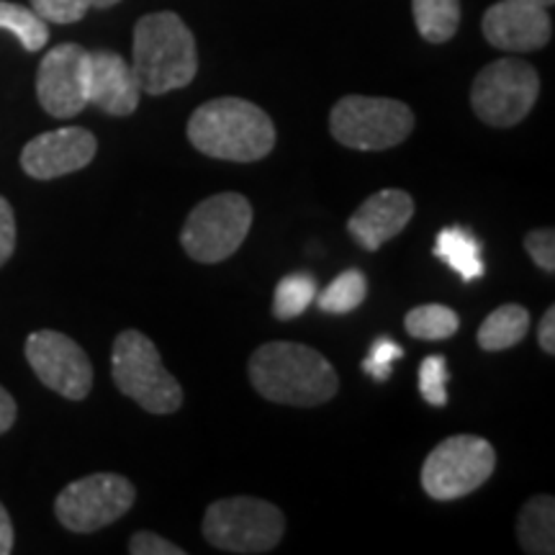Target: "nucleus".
Returning <instances> with one entry per match:
<instances>
[{"instance_id":"f257e3e1","label":"nucleus","mask_w":555,"mask_h":555,"mask_svg":"<svg viewBox=\"0 0 555 555\" xmlns=\"http://www.w3.org/2000/svg\"><path fill=\"white\" fill-rule=\"evenodd\" d=\"M249 380L268 401L288 406H319L337 393L335 367L314 347L268 343L249 358Z\"/></svg>"},{"instance_id":"f03ea898","label":"nucleus","mask_w":555,"mask_h":555,"mask_svg":"<svg viewBox=\"0 0 555 555\" xmlns=\"http://www.w3.org/2000/svg\"><path fill=\"white\" fill-rule=\"evenodd\" d=\"M273 119L245 99H214L193 111L189 142L201 155L229 163H258L275 147Z\"/></svg>"},{"instance_id":"7ed1b4c3","label":"nucleus","mask_w":555,"mask_h":555,"mask_svg":"<svg viewBox=\"0 0 555 555\" xmlns=\"http://www.w3.org/2000/svg\"><path fill=\"white\" fill-rule=\"evenodd\" d=\"M134 69L142 93L165 95L191 86L198 73L196 39L172 11L147 13L134 26Z\"/></svg>"},{"instance_id":"20e7f679","label":"nucleus","mask_w":555,"mask_h":555,"mask_svg":"<svg viewBox=\"0 0 555 555\" xmlns=\"http://www.w3.org/2000/svg\"><path fill=\"white\" fill-rule=\"evenodd\" d=\"M111 373L124 397L134 399L150 414H176L183 406V388L165 371L155 343L137 330L116 337Z\"/></svg>"},{"instance_id":"39448f33","label":"nucleus","mask_w":555,"mask_h":555,"mask_svg":"<svg viewBox=\"0 0 555 555\" xmlns=\"http://www.w3.org/2000/svg\"><path fill=\"white\" fill-rule=\"evenodd\" d=\"M286 517L275 504L255 496H232L208 504L204 538L224 553L258 555L281 543Z\"/></svg>"},{"instance_id":"423d86ee","label":"nucleus","mask_w":555,"mask_h":555,"mask_svg":"<svg viewBox=\"0 0 555 555\" xmlns=\"http://www.w3.org/2000/svg\"><path fill=\"white\" fill-rule=\"evenodd\" d=\"M414 129V111L393 99L345 95L330 114V131L343 147L380 152L399 147Z\"/></svg>"},{"instance_id":"0eeeda50","label":"nucleus","mask_w":555,"mask_h":555,"mask_svg":"<svg viewBox=\"0 0 555 555\" xmlns=\"http://www.w3.org/2000/svg\"><path fill=\"white\" fill-rule=\"evenodd\" d=\"M253 227V204L240 193H219L193 208L180 232L185 255L204 266L232 258Z\"/></svg>"},{"instance_id":"6e6552de","label":"nucleus","mask_w":555,"mask_h":555,"mask_svg":"<svg viewBox=\"0 0 555 555\" xmlns=\"http://www.w3.org/2000/svg\"><path fill=\"white\" fill-rule=\"evenodd\" d=\"M540 95V75L530 62L502 57L486 65L470 88V106L483 124L515 127L530 114Z\"/></svg>"},{"instance_id":"1a4fd4ad","label":"nucleus","mask_w":555,"mask_h":555,"mask_svg":"<svg viewBox=\"0 0 555 555\" xmlns=\"http://www.w3.org/2000/svg\"><path fill=\"white\" fill-rule=\"evenodd\" d=\"M496 468V450L476 435L442 440L422 466V489L437 502H455L474 494Z\"/></svg>"},{"instance_id":"9d476101","label":"nucleus","mask_w":555,"mask_h":555,"mask_svg":"<svg viewBox=\"0 0 555 555\" xmlns=\"http://www.w3.org/2000/svg\"><path fill=\"white\" fill-rule=\"evenodd\" d=\"M137 491L119 474H93L67 483L54 502V515L69 532H95L114 525L134 506Z\"/></svg>"},{"instance_id":"9b49d317","label":"nucleus","mask_w":555,"mask_h":555,"mask_svg":"<svg viewBox=\"0 0 555 555\" xmlns=\"http://www.w3.org/2000/svg\"><path fill=\"white\" fill-rule=\"evenodd\" d=\"M26 360L41 384L69 401H82L93 388L86 350L62 332L41 330L26 337Z\"/></svg>"},{"instance_id":"f8f14e48","label":"nucleus","mask_w":555,"mask_h":555,"mask_svg":"<svg viewBox=\"0 0 555 555\" xmlns=\"http://www.w3.org/2000/svg\"><path fill=\"white\" fill-rule=\"evenodd\" d=\"M86 65L88 50L80 44H60L41 60L37 95L41 108L54 119H73L88 106Z\"/></svg>"},{"instance_id":"ddd939ff","label":"nucleus","mask_w":555,"mask_h":555,"mask_svg":"<svg viewBox=\"0 0 555 555\" xmlns=\"http://www.w3.org/2000/svg\"><path fill=\"white\" fill-rule=\"evenodd\" d=\"M99 142L82 127H65L34 137L21 150V168L34 180H54L93 163Z\"/></svg>"},{"instance_id":"4468645a","label":"nucleus","mask_w":555,"mask_h":555,"mask_svg":"<svg viewBox=\"0 0 555 555\" xmlns=\"http://www.w3.org/2000/svg\"><path fill=\"white\" fill-rule=\"evenodd\" d=\"M481 31L491 47L502 52H535L553 37V21L540 5L502 0L483 13Z\"/></svg>"},{"instance_id":"2eb2a0df","label":"nucleus","mask_w":555,"mask_h":555,"mask_svg":"<svg viewBox=\"0 0 555 555\" xmlns=\"http://www.w3.org/2000/svg\"><path fill=\"white\" fill-rule=\"evenodd\" d=\"M86 95L88 103L108 116L134 114L142 99V88L134 69L116 52H88L86 65Z\"/></svg>"},{"instance_id":"dca6fc26","label":"nucleus","mask_w":555,"mask_h":555,"mask_svg":"<svg viewBox=\"0 0 555 555\" xmlns=\"http://www.w3.org/2000/svg\"><path fill=\"white\" fill-rule=\"evenodd\" d=\"M414 217V198L406 191L386 189L367 196L350 221L347 232L367 253H376L391 242Z\"/></svg>"},{"instance_id":"f3484780","label":"nucleus","mask_w":555,"mask_h":555,"mask_svg":"<svg viewBox=\"0 0 555 555\" xmlns=\"http://www.w3.org/2000/svg\"><path fill=\"white\" fill-rule=\"evenodd\" d=\"M435 258H440L448 268H453L463 281H476L486 273L481 258V242L466 227H446L437 234Z\"/></svg>"},{"instance_id":"a211bd4d","label":"nucleus","mask_w":555,"mask_h":555,"mask_svg":"<svg viewBox=\"0 0 555 555\" xmlns=\"http://www.w3.org/2000/svg\"><path fill=\"white\" fill-rule=\"evenodd\" d=\"M517 540L525 553L551 555L555 551V499L532 496L517 519Z\"/></svg>"},{"instance_id":"6ab92c4d","label":"nucleus","mask_w":555,"mask_h":555,"mask_svg":"<svg viewBox=\"0 0 555 555\" xmlns=\"http://www.w3.org/2000/svg\"><path fill=\"white\" fill-rule=\"evenodd\" d=\"M530 330V311L519 304H504L491 311L478 327V347L486 352H502L522 343Z\"/></svg>"},{"instance_id":"aec40b11","label":"nucleus","mask_w":555,"mask_h":555,"mask_svg":"<svg viewBox=\"0 0 555 555\" xmlns=\"http://www.w3.org/2000/svg\"><path fill=\"white\" fill-rule=\"evenodd\" d=\"M414 24L429 44H446L461 26V0H412Z\"/></svg>"},{"instance_id":"412c9836","label":"nucleus","mask_w":555,"mask_h":555,"mask_svg":"<svg viewBox=\"0 0 555 555\" xmlns=\"http://www.w3.org/2000/svg\"><path fill=\"white\" fill-rule=\"evenodd\" d=\"M0 29L11 31L26 52L44 50L47 41H50L47 21L37 11L18 3H5V0H0Z\"/></svg>"},{"instance_id":"4be33fe9","label":"nucleus","mask_w":555,"mask_h":555,"mask_svg":"<svg viewBox=\"0 0 555 555\" xmlns=\"http://www.w3.org/2000/svg\"><path fill=\"white\" fill-rule=\"evenodd\" d=\"M367 281L360 270H345L324 291H317L314 301L324 314H350L365 301Z\"/></svg>"},{"instance_id":"5701e85b","label":"nucleus","mask_w":555,"mask_h":555,"mask_svg":"<svg viewBox=\"0 0 555 555\" xmlns=\"http://www.w3.org/2000/svg\"><path fill=\"white\" fill-rule=\"evenodd\" d=\"M406 332L416 339H427V343H440V339L453 337L457 327H461V319L450 307L442 304H425V307H416L404 319Z\"/></svg>"},{"instance_id":"b1692460","label":"nucleus","mask_w":555,"mask_h":555,"mask_svg":"<svg viewBox=\"0 0 555 555\" xmlns=\"http://www.w3.org/2000/svg\"><path fill=\"white\" fill-rule=\"evenodd\" d=\"M317 281L309 273H291L283 278L281 283L275 286V296H273V317L288 319L301 317L304 311L309 309V304L317 298Z\"/></svg>"},{"instance_id":"393cba45","label":"nucleus","mask_w":555,"mask_h":555,"mask_svg":"<svg viewBox=\"0 0 555 555\" xmlns=\"http://www.w3.org/2000/svg\"><path fill=\"white\" fill-rule=\"evenodd\" d=\"M448 360L442 356H429L420 365V393L427 404H448Z\"/></svg>"},{"instance_id":"a878e982","label":"nucleus","mask_w":555,"mask_h":555,"mask_svg":"<svg viewBox=\"0 0 555 555\" xmlns=\"http://www.w3.org/2000/svg\"><path fill=\"white\" fill-rule=\"evenodd\" d=\"M401 358H404V347L393 343L391 337H378L376 343L371 345V350H367V358L363 360V371L373 380H380V384H384V380L391 378L393 363Z\"/></svg>"},{"instance_id":"bb28decb","label":"nucleus","mask_w":555,"mask_h":555,"mask_svg":"<svg viewBox=\"0 0 555 555\" xmlns=\"http://www.w3.org/2000/svg\"><path fill=\"white\" fill-rule=\"evenodd\" d=\"M31 9L47 24H75L90 11L88 0H31Z\"/></svg>"},{"instance_id":"cd10ccee","label":"nucleus","mask_w":555,"mask_h":555,"mask_svg":"<svg viewBox=\"0 0 555 555\" xmlns=\"http://www.w3.org/2000/svg\"><path fill=\"white\" fill-rule=\"evenodd\" d=\"M525 249L532 262L545 273H555V232L553 229H532L525 237Z\"/></svg>"},{"instance_id":"c85d7f7f","label":"nucleus","mask_w":555,"mask_h":555,"mask_svg":"<svg viewBox=\"0 0 555 555\" xmlns=\"http://www.w3.org/2000/svg\"><path fill=\"white\" fill-rule=\"evenodd\" d=\"M129 553L131 555H183V547H178L170 540L155 535V532H134L129 540Z\"/></svg>"},{"instance_id":"c756f323","label":"nucleus","mask_w":555,"mask_h":555,"mask_svg":"<svg viewBox=\"0 0 555 555\" xmlns=\"http://www.w3.org/2000/svg\"><path fill=\"white\" fill-rule=\"evenodd\" d=\"M16 249V217L9 201L0 196V268L11 260Z\"/></svg>"},{"instance_id":"7c9ffc66","label":"nucleus","mask_w":555,"mask_h":555,"mask_svg":"<svg viewBox=\"0 0 555 555\" xmlns=\"http://www.w3.org/2000/svg\"><path fill=\"white\" fill-rule=\"evenodd\" d=\"M538 343L540 350L547 352V356H555V307H547L543 319H540Z\"/></svg>"},{"instance_id":"2f4dec72","label":"nucleus","mask_w":555,"mask_h":555,"mask_svg":"<svg viewBox=\"0 0 555 555\" xmlns=\"http://www.w3.org/2000/svg\"><path fill=\"white\" fill-rule=\"evenodd\" d=\"M13 422H16V401H13L11 393L0 386V435L9 433Z\"/></svg>"},{"instance_id":"473e14b6","label":"nucleus","mask_w":555,"mask_h":555,"mask_svg":"<svg viewBox=\"0 0 555 555\" xmlns=\"http://www.w3.org/2000/svg\"><path fill=\"white\" fill-rule=\"evenodd\" d=\"M13 551V525L5 506L0 504V555H9Z\"/></svg>"},{"instance_id":"72a5a7b5","label":"nucleus","mask_w":555,"mask_h":555,"mask_svg":"<svg viewBox=\"0 0 555 555\" xmlns=\"http://www.w3.org/2000/svg\"><path fill=\"white\" fill-rule=\"evenodd\" d=\"M116 3H121V0H88L90 9H111Z\"/></svg>"},{"instance_id":"f704fd0d","label":"nucleus","mask_w":555,"mask_h":555,"mask_svg":"<svg viewBox=\"0 0 555 555\" xmlns=\"http://www.w3.org/2000/svg\"><path fill=\"white\" fill-rule=\"evenodd\" d=\"M517 3H527V5H540V9H551L555 0H517Z\"/></svg>"}]
</instances>
